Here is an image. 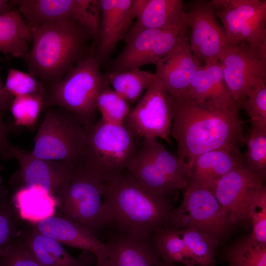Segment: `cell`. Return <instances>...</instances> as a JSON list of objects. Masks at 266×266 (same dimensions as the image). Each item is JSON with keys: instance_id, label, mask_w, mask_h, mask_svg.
Returning <instances> with one entry per match:
<instances>
[{"instance_id": "obj_5", "label": "cell", "mask_w": 266, "mask_h": 266, "mask_svg": "<svg viewBox=\"0 0 266 266\" xmlns=\"http://www.w3.org/2000/svg\"><path fill=\"white\" fill-rule=\"evenodd\" d=\"M95 57L88 55L55 84L47 87L44 107H58L74 114L87 128L95 123L97 100L107 83Z\"/></svg>"}, {"instance_id": "obj_28", "label": "cell", "mask_w": 266, "mask_h": 266, "mask_svg": "<svg viewBox=\"0 0 266 266\" xmlns=\"http://www.w3.org/2000/svg\"><path fill=\"white\" fill-rule=\"evenodd\" d=\"M224 260L229 266H266V244L249 234L230 247Z\"/></svg>"}, {"instance_id": "obj_36", "label": "cell", "mask_w": 266, "mask_h": 266, "mask_svg": "<svg viewBox=\"0 0 266 266\" xmlns=\"http://www.w3.org/2000/svg\"><path fill=\"white\" fill-rule=\"evenodd\" d=\"M252 225L250 234L256 241L266 244V186L264 184L252 200L247 212Z\"/></svg>"}, {"instance_id": "obj_2", "label": "cell", "mask_w": 266, "mask_h": 266, "mask_svg": "<svg viewBox=\"0 0 266 266\" xmlns=\"http://www.w3.org/2000/svg\"><path fill=\"white\" fill-rule=\"evenodd\" d=\"M103 198L102 227L138 238H151L173 208L171 198L150 194L128 173L105 183Z\"/></svg>"}, {"instance_id": "obj_18", "label": "cell", "mask_w": 266, "mask_h": 266, "mask_svg": "<svg viewBox=\"0 0 266 266\" xmlns=\"http://www.w3.org/2000/svg\"><path fill=\"white\" fill-rule=\"evenodd\" d=\"M134 3L136 20L128 33L145 29L187 30L183 0H134Z\"/></svg>"}, {"instance_id": "obj_20", "label": "cell", "mask_w": 266, "mask_h": 266, "mask_svg": "<svg viewBox=\"0 0 266 266\" xmlns=\"http://www.w3.org/2000/svg\"><path fill=\"white\" fill-rule=\"evenodd\" d=\"M18 237L40 266H92L86 259L71 256L61 243L31 223L21 228Z\"/></svg>"}, {"instance_id": "obj_13", "label": "cell", "mask_w": 266, "mask_h": 266, "mask_svg": "<svg viewBox=\"0 0 266 266\" xmlns=\"http://www.w3.org/2000/svg\"><path fill=\"white\" fill-rule=\"evenodd\" d=\"M14 159L19 168L11 176L10 184L16 187L38 189L56 198L70 181L77 167L69 164L36 157L17 147Z\"/></svg>"}, {"instance_id": "obj_45", "label": "cell", "mask_w": 266, "mask_h": 266, "mask_svg": "<svg viewBox=\"0 0 266 266\" xmlns=\"http://www.w3.org/2000/svg\"><path fill=\"white\" fill-rule=\"evenodd\" d=\"M3 168L4 167L0 165V172L3 170ZM6 192L7 191L5 188L0 187V199Z\"/></svg>"}, {"instance_id": "obj_6", "label": "cell", "mask_w": 266, "mask_h": 266, "mask_svg": "<svg viewBox=\"0 0 266 266\" xmlns=\"http://www.w3.org/2000/svg\"><path fill=\"white\" fill-rule=\"evenodd\" d=\"M126 171L141 187L157 197L171 198L187 186V166L154 137L142 138Z\"/></svg>"}, {"instance_id": "obj_26", "label": "cell", "mask_w": 266, "mask_h": 266, "mask_svg": "<svg viewBox=\"0 0 266 266\" xmlns=\"http://www.w3.org/2000/svg\"><path fill=\"white\" fill-rule=\"evenodd\" d=\"M151 239L160 259L165 262L196 266L179 230L163 226L154 233Z\"/></svg>"}, {"instance_id": "obj_33", "label": "cell", "mask_w": 266, "mask_h": 266, "mask_svg": "<svg viewBox=\"0 0 266 266\" xmlns=\"http://www.w3.org/2000/svg\"><path fill=\"white\" fill-rule=\"evenodd\" d=\"M21 221L6 192L0 199V251L18 237Z\"/></svg>"}, {"instance_id": "obj_37", "label": "cell", "mask_w": 266, "mask_h": 266, "mask_svg": "<svg viewBox=\"0 0 266 266\" xmlns=\"http://www.w3.org/2000/svg\"><path fill=\"white\" fill-rule=\"evenodd\" d=\"M241 41L254 47L266 48V9L245 24L239 33L236 43Z\"/></svg>"}, {"instance_id": "obj_40", "label": "cell", "mask_w": 266, "mask_h": 266, "mask_svg": "<svg viewBox=\"0 0 266 266\" xmlns=\"http://www.w3.org/2000/svg\"><path fill=\"white\" fill-rule=\"evenodd\" d=\"M3 113L0 110V158L5 161L14 159L17 147L10 143L8 138L13 125L4 120Z\"/></svg>"}, {"instance_id": "obj_1", "label": "cell", "mask_w": 266, "mask_h": 266, "mask_svg": "<svg viewBox=\"0 0 266 266\" xmlns=\"http://www.w3.org/2000/svg\"><path fill=\"white\" fill-rule=\"evenodd\" d=\"M171 99V135L177 143V155L188 169L195 159L204 153L245 144L240 106L221 108L185 97Z\"/></svg>"}, {"instance_id": "obj_44", "label": "cell", "mask_w": 266, "mask_h": 266, "mask_svg": "<svg viewBox=\"0 0 266 266\" xmlns=\"http://www.w3.org/2000/svg\"><path fill=\"white\" fill-rule=\"evenodd\" d=\"M156 266H177L175 265L174 264H170L167 263L160 259L158 262V263L157 264ZM182 266H186L182 265Z\"/></svg>"}, {"instance_id": "obj_39", "label": "cell", "mask_w": 266, "mask_h": 266, "mask_svg": "<svg viewBox=\"0 0 266 266\" xmlns=\"http://www.w3.org/2000/svg\"><path fill=\"white\" fill-rule=\"evenodd\" d=\"M204 67L220 98L227 107L235 105L226 85L219 61L204 64Z\"/></svg>"}, {"instance_id": "obj_46", "label": "cell", "mask_w": 266, "mask_h": 266, "mask_svg": "<svg viewBox=\"0 0 266 266\" xmlns=\"http://www.w3.org/2000/svg\"><path fill=\"white\" fill-rule=\"evenodd\" d=\"M0 266H3L2 263L0 259Z\"/></svg>"}, {"instance_id": "obj_8", "label": "cell", "mask_w": 266, "mask_h": 266, "mask_svg": "<svg viewBox=\"0 0 266 266\" xmlns=\"http://www.w3.org/2000/svg\"><path fill=\"white\" fill-rule=\"evenodd\" d=\"M234 226L210 189L187 184L181 204L170 211L164 226L178 230L194 227L219 241Z\"/></svg>"}, {"instance_id": "obj_21", "label": "cell", "mask_w": 266, "mask_h": 266, "mask_svg": "<svg viewBox=\"0 0 266 266\" xmlns=\"http://www.w3.org/2000/svg\"><path fill=\"white\" fill-rule=\"evenodd\" d=\"M105 244L113 266H156L160 260L151 238H138L117 232L108 236Z\"/></svg>"}, {"instance_id": "obj_24", "label": "cell", "mask_w": 266, "mask_h": 266, "mask_svg": "<svg viewBox=\"0 0 266 266\" xmlns=\"http://www.w3.org/2000/svg\"><path fill=\"white\" fill-rule=\"evenodd\" d=\"M265 9L266 0H231L228 6L215 11L216 17L223 24L228 43H236L245 24Z\"/></svg>"}, {"instance_id": "obj_30", "label": "cell", "mask_w": 266, "mask_h": 266, "mask_svg": "<svg viewBox=\"0 0 266 266\" xmlns=\"http://www.w3.org/2000/svg\"><path fill=\"white\" fill-rule=\"evenodd\" d=\"M243 166L247 170L266 177V131L251 128L246 137Z\"/></svg>"}, {"instance_id": "obj_9", "label": "cell", "mask_w": 266, "mask_h": 266, "mask_svg": "<svg viewBox=\"0 0 266 266\" xmlns=\"http://www.w3.org/2000/svg\"><path fill=\"white\" fill-rule=\"evenodd\" d=\"M104 183L84 166L76 167L56 197V214L82 225L96 235L103 228L101 210Z\"/></svg>"}, {"instance_id": "obj_10", "label": "cell", "mask_w": 266, "mask_h": 266, "mask_svg": "<svg viewBox=\"0 0 266 266\" xmlns=\"http://www.w3.org/2000/svg\"><path fill=\"white\" fill-rule=\"evenodd\" d=\"M172 122L171 97L155 76L145 94L131 109L124 124L141 138L159 137L170 144Z\"/></svg>"}, {"instance_id": "obj_7", "label": "cell", "mask_w": 266, "mask_h": 266, "mask_svg": "<svg viewBox=\"0 0 266 266\" xmlns=\"http://www.w3.org/2000/svg\"><path fill=\"white\" fill-rule=\"evenodd\" d=\"M45 109L30 153L44 160L65 162L76 167L84 166L86 128L74 114L65 109Z\"/></svg>"}, {"instance_id": "obj_32", "label": "cell", "mask_w": 266, "mask_h": 266, "mask_svg": "<svg viewBox=\"0 0 266 266\" xmlns=\"http://www.w3.org/2000/svg\"><path fill=\"white\" fill-rule=\"evenodd\" d=\"M4 87L13 97L25 95H41L44 97L46 86L29 72L10 68L8 69Z\"/></svg>"}, {"instance_id": "obj_16", "label": "cell", "mask_w": 266, "mask_h": 266, "mask_svg": "<svg viewBox=\"0 0 266 266\" xmlns=\"http://www.w3.org/2000/svg\"><path fill=\"white\" fill-rule=\"evenodd\" d=\"M100 32L95 58L100 65L105 61L117 43L124 38L136 16L133 0H99Z\"/></svg>"}, {"instance_id": "obj_27", "label": "cell", "mask_w": 266, "mask_h": 266, "mask_svg": "<svg viewBox=\"0 0 266 266\" xmlns=\"http://www.w3.org/2000/svg\"><path fill=\"white\" fill-rule=\"evenodd\" d=\"M179 233L197 266H215L219 241L196 227L179 230Z\"/></svg>"}, {"instance_id": "obj_14", "label": "cell", "mask_w": 266, "mask_h": 266, "mask_svg": "<svg viewBox=\"0 0 266 266\" xmlns=\"http://www.w3.org/2000/svg\"><path fill=\"white\" fill-rule=\"evenodd\" d=\"M266 177L238 166L222 177L211 189L234 225L248 221L249 205L265 184Z\"/></svg>"}, {"instance_id": "obj_43", "label": "cell", "mask_w": 266, "mask_h": 266, "mask_svg": "<svg viewBox=\"0 0 266 266\" xmlns=\"http://www.w3.org/2000/svg\"><path fill=\"white\" fill-rule=\"evenodd\" d=\"M94 266H113L108 258L96 260Z\"/></svg>"}, {"instance_id": "obj_29", "label": "cell", "mask_w": 266, "mask_h": 266, "mask_svg": "<svg viewBox=\"0 0 266 266\" xmlns=\"http://www.w3.org/2000/svg\"><path fill=\"white\" fill-rule=\"evenodd\" d=\"M97 109L104 123L122 125L131 110L130 104L121 98L107 83L101 90L97 100Z\"/></svg>"}, {"instance_id": "obj_38", "label": "cell", "mask_w": 266, "mask_h": 266, "mask_svg": "<svg viewBox=\"0 0 266 266\" xmlns=\"http://www.w3.org/2000/svg\"><path fill=\"white\" fill-rule=\"evenodd\" d=\"M3 266H40L18 237L0 251Z\"/></svg>"}, {"instance_id": "obj_22", "label": "cell", "mask_w": 266, "mask_h": 266, "mask_svg": "<svg viewBox=\"0 0 266 266\" xmlns=\"http://www.w3.org/2000/svg\"><path fill=\"white\" fill-rule=\"evenodd\" d=\"M11 199L22 220L34 224L56 214L57 199L38 189L16 188Z\"/></svg>"}, {"instance_id": "obj_12", "label": "cell", "mask_w": 266, "mask_h": 266, "mask_svg": "<svg viewBox=\"0 0 266 266\" xmlns=\"http://www.w3.org/2000/svg\"><path fill=\"white\" fill-rule=\"evenodd\" d=\"M183 8L192 29V53L204 64L219 61L229 44L209 1L190 0L183 3Z\"/></svg>"}, {"instance_id": "obj_42", "label": "cell", "mask_w": 266, "mask_h": 266, "mask_svg": "<svg viewBox=\"0 0 266 266\" xmlns=\"http://www.w3.org/2000/svg\"><path fill=\"white\" fill-rule=\"evenodd\" d=\"M15 6V0H0V13L10 10Z\"/></svg>"}, {"instance_id": "obj_17", "label": "cell", "mask_w": 266, "mask_h": 266, "mask_svg": "<svg viewBox=\"0 0 266 266\" xmlns=\"http://www.w3.org/2000/svg\"><path fill=\"white\" fill-rule=\"evenodd\" d=\"M32 224L41 233L62 244L92 254L96 260L108 257L105 243L76 222L55 214Z\"/></svg>"}, {"instance_id": "obj_25", "label": "cell", "mask_w": 266, "mask_h": 266, "mask_svg": "<svg viewBox=\"0 0 266 266\" xmlns=\"http://www.w3.org/2000/svg\"><path fill=\"white\" fill-rule=\"evenodd\" d=\"M104 77L112 89L130 104L140 99L143 91L154 81L155 75L149 71L133 68L109 72Z\"/></svg>"}, {"instance_id": "obj_11", "label": "cell", "mask_w": 266, "mask_h": 266, "mask_svg": "<svg viewBox=\"0 0 266 266\" xmlns=\"http://www.w3.org/2000/svg\"><path fill=\"white\" fill-rule=\"evenodd\" d=\"M219 62L233 100L241 108L247 93L266 82V59L246 42L229 44Z\"/></svg>"}, {"instance_id": "obj_19", "label": "cell", "mask_w": 266, "mask_h": 266, "mask_svg": "<svg viewBox=\"0 0 266 266\" xmlns=\"http://www.w3.org/2000/svg\"><path fill=\"white\" fill-rule=\"evenodd\" d=\"M238 147H223L198 156L188 169L187 184L211 189L226 173L243 165Z\"/></svg>"}, {"instance_id": "obj_31", "label": "cell", "mask_w": 266, "mask_h": 266, "mask_svg": "<svg viewBox=\"0 0 266 266\" xmlns=\"http://www.w3.org/2000/svg\"><path fill=\"white\" fill-rule=\"evenodd\" d=\"M43 107L42 96L25 95L14 97L9 109L14 118V125L30 127L37 121Z\"/></svg>"}, {"instance_id": "obj_41", "label": "cell", "mask_w": 266, "mask_h": 266, "mask_svg": "<svg viewBox=\"0 0 266 266\" xmlns=\"http://www.w3.org/2000/svg\"><path fill=\"white\" fill-rule=\"evenodd\" d=\"M13 98L6 90L0 75V110L3 112L9 109Z\"/></svg>"}, {"instance_id": "obj_4", "label": "cell", "mask_w": 266, "mask_h": 266, "mask_svg": "<svg viewBox=\"0 0 266 266\" xmlns=\"http://www.w3.org/2000/svg\"><path fill=\"white\" fill-rule=\"evenodd\" d=\"M85 168L104 183L112 181L127 170L142 138L126 126L100 120L87 128Z\"/></svg>"}, {"instance_id": "obj_15", "label": "cell", "mask_w": 266, "mask_h": 266, "mask_svg": "<svg viewBox=\"0 0 266 266\" xmlns=\"http://www.w3.org/2000/svg\"><path fill=\"white\" fill-rule=\"evenodd\" d=\"M202 61L192 53L189 42L176 48L156 63L155 76L172 98L184 97Z\"/></svg>"}, {"instance_id": "obj_23", "label": "cell", "mask_w": 266, "mask_h": 266, "mask_svg": "<svg viewBox=\"0 0 266 266\" xmlns=\"http://www.w3.org/2000/svg\"><path fill=\"white\" fill-rule=\"evenodd\" d=\"M31 38L32 30L18 9L0 13V52L22 58L29 50Z\"/></svg>"}, {"instance_id": "obj_3", "label": "cell", "mask_w": 266, "mask_h": 266, "mask_svg": "<svg viewBox=\"0 0 266 266\" xmlns=\"http://www.w3.org/2000/svg\"><path fill=\"white\" fill-rule=\"evenodd\" d=\"M89 38L74 21L45 23L32 30L31 46L22 59L29 72L47 88L58 82L88 56Z\"/></svg>"}, {"instance_id": "obj_35", "label": "cell", "mask_w": 266, "mask_h": 266, "mask_svg": "<svg viewBox=\"0 0 266 266\" xmlns=\"http://www.w3.org/2000/svg\"><path fill=\"white\" fill-rule=\"evenodd\" d=\"M184 97L201 102H209L221 108L230 107L226 106L220 98L203 66L194 75Z\"/></svg>"}, {"instance_id": "obj_34", "label": "cell", "mask_w": 266, "mask_h": 266, "mask_svg": "<svg viewBox=\"0 0 266 266\" xmlns=\"http://www.w3.org/2000/svg\"><path fill=\"white\" fill-rule=\"evenodd\" d=\"M241 107L252 128L266 131V82L256 84L247 94Z\"/></svg>"}]
</instances>
